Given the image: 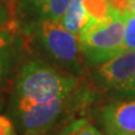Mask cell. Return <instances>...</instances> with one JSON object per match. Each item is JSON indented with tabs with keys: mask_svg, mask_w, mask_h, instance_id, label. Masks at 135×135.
<instances>
[{
	"mask_svg": "<svg viewBox=\"0 0 135 135\" xmlns=\"http://www.w3.org/2000/svg\"><path fill=\"white\" fill-rule=\"evenodd\" d=\"M78 86L72 74L36 60L26 62L16 77L10 110L29 107H65L68 99Z\"/></svg>",
	"mask_w": 135,
	"mask_h": 135,
	"instance_id": "cell-1",
	"label": "cell"
},
{
	"mask_svg": "<svg viewBox=\"0 0 135 135\" xmlns=\"http://www.w3.org/2000/svg\"><path fill=\"white\" fill-rule=\"evenodd\" d=\"M125 25L123 12L110 7L107 16L88 20L78 36L82 55L90 64L98 65L124 51Z\"/></svg>",
	"mask_w": 135,
	"mask_h": 135,
	"instance_id": "cell-2",
	"label": "cell"
},
{
	"mask_svg": "<svg viewBox=\"0 0 135 135\" xmlns=\"http://www.w3.org/2000/svg\"><path fill=\"white\" fill-rule=\"evenodd\" d=\"M23 29L38 46L61 66L79 73L81 71V49L78 36L55 19H38L23 23Z\"/></svg>",
	"mask_w": 135,
	"mask_h": 135,
	"instance_id": "cell-3",
	"label": "cell"
},
{
	"mask_svg": "<svg viewBox=\"0 0 135 135\" xmlns=\"http://www.w3.org/2000/svg\"><path fill=\"white\" fill-rule=\"evenodd\" d=\"M135 74V50H124L106 62L98 64L94 78L99 86L116 89Z\"/></svg>",
	"mask_w": 135,
	"mask_h": 135,
	"instance_id": "cell-4",
	"label": "cell"
},
{
	"mask_svg": "<svg viewBox=\"0 0 135 135\" xmlns=\"http://www.w3.org/2000/svg\"><path fill=\"white\" fill-rule=\"evenodd\" d=\"M101 120L107 135H135V99L106 106Z\"/></svg>",
	"mask_w": 135,
	"mask_h": 135,
	"instance_id": "cell-5",
	"label": "cell"
},
{
	"mask_svg": "<svg viewBox=\"0 0 135 135\" xmlns=\"http://www.w3.org/2000/svg\"><path fill=\"white\" fill-rule=\"evenodd\" d=\"M71 0H18L17 14L23 23L38 19L61 20Z\"/></svg>",
	"mask_w": 135,
	"mask_h": 135,
	"instance_id": "cell-6",
	"label": "cell"
},
{
	"mask_svg": "<svg viewBox=\"0 0 135 135\" xmlns=\"http://www.w3.org/2000/svg\"><path fill=\"white\" fill-rule=\"evenodd\" d=\"M20 49L19 40L9 31L0 29V82L11 72Z\"/></svg>",
	"mask_w": 135,
	"mask_h": 135,
	"instance_id": "cell-7",
	"label": "cell"
},
{
	"mask_svg": "<svg viewBox=\"0 0 135 135\" xmlns=\"http://www.w3.org/2000/svg\"><path fill=\"white\" fill-rule=\"evenodd\" d=\"M87 22L88 17L83 6V0H71L61 19V23L69 32L75 36H79L80 31Z\"/></svg>",
	"mask_w": 135,
	"mask_h": 135,
	"instance_id": "cell-8",
	"label": "cell"
},
{
	"mask_svg": "<svg viewBox=\"0 0 135 135\" xmlns=\"http://www.w3.org/2000/svg\"><path fill=\"white\" fill-rule=\"evenodd\" d=\"M83 6L88 20H98L104 18L107 16L112 7L108 0H83Z\"/></svg>",
	"mask_w": 135,
	"mask_h": 135,
	"instance_id": "cell-9",
	"label": "cell"
},
{
	"mask_svg": "<svg viewBox=\"0 0 135 135\" xmlns=\"http://www.w3.org/2000/svg\"><path fill=\"white\" fill-rule=\"evenodd\" d=\"M59 135H103L89 120L77 119L63 128Z\"/></svg>",
	"mask_w": 135,
	"mask_h": 135,
	"instance_id": "cell-10",
	"label": "cell"
},
{
	"mask_svg": "<svg viewBox=\"0 0 135 135\" xmlns=\"http://www.w3.org/2000/svg\"><path fill=\"white\" fill-rule=\"evenodd\" d=\"M125 25L124 50H135V14L129 10L123 11Z\"/></svg>",
	"mask_w": 135,
	"mask_h": 135,
	"instance_id": "cell-11",
	"label": "cell"
},
{
	"mask_svg": "<svg viewBox=\"0 0 135 135\" xmlns=\"http://www.w3.org/2000/svg\"><path fill=\"white\" fill-rule=\"evenodd\" d=\"M116 91L122 97H134L135 98V74L125 83L116 88Z\"/></svg>",
	"mask_w": 135,
	"mask_h": 135,
	"instance_id": "cell-12",
	"label": "cell"
},
{
	"mask_svg": "<svg viewBox=\"0 0 135 135\" xmlns=\"http://www.w3.org/2000/svg\"><path fill=\"white\" fill-rule=\"evenodd\" d=\"M0 135H18L14 122L5 115H0Z\"/></svg>",
	"mask_w": 135,
	"mask_h": 135,
	"instance_id": "cell-13",
	"label": "cell"
},
{
	"mask_svg": "<svg viewBox=\"0 0 135 135\" xmlns=\"http://www.w3.org/2000/svg\"><path fill=\"white\" fill-rule=\"evenodd\" d=\"M10 20V12L8 10V8L3 5L2 2H0V27L6 26Z\"/></svg>",
	"mask_w": 135,
	"mask_h": 135,
	"instance_id": "cell-14",
	"label": "cell"
},
{
	"mask_svg": "<svg viewBox=\"0 0 135 135\" xmlns=\"http://www.w3.org/2000/svg\"><path fill=\"white\" fill-rule=\"evenodd\" d=\"M128 10L135 14V0H128Z\"/></svg>",
	"mask_w": 135,
	"mask_h": 135,
	"instance_id": "cell-15",
	"label": "cell"
},
{
	"mask_svg": "<svg viewBox=\"0 0 135 135\" xmlns=\"http://www.w3.org/2000/svg\"><path fill=\"white\" fill-rule=\"evenodd\" d=\"M0 106H1V97H0Z\"/></svg>",
	"mask_w": 135,
	"mask_h": 135,
	"instance_id": "cell-16",
	"label": "cell"
}]
</instances>
